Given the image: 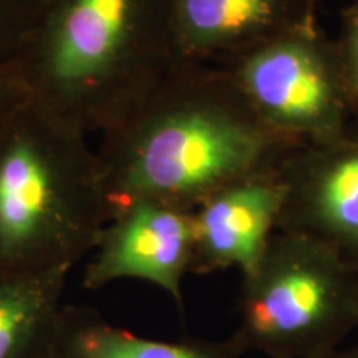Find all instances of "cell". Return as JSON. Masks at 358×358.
Returning a JSON list of instances; mask_svg holds the SVG:
<instances>
[{"mask_svg": "<svg viewBox=\"0 0 358 358\" xmlns=\"http://www.w3.org/2000/svg\"><path fill=\"white\" fill-rule=\"evenodd\" d=\"M299 146L264 122L221 66L176 62L96 153L113 211L133 199L194 211L236 179L279 169Z\"/></svg>", "mask_w": 358, "mask_h": 358, "instance_id": "1", "label": "cell"}, {"mask_svg": "<svg viewBox=\"0 0 358 358\" xmlns=\"http://www.w3.org/2000/svg\"><path fill=\"white\" fill-rule=\"evenodd\" d=\"M174 64L173 0H50L8 60L30 103L83 134L127 122Z\"/></svg>", "mask_w": 358, "mask_h": 358, "instance_id": "2", "label": "cell"}, {"mask_svg": "<svg viewBox=\"0 0 358 358\" xmlns=\"http://www.w3.org/2000/svg\"><path fill=\"white\" fill-rule=\"evenodd\" d=\"M111 216L87 134L27 101L0 133V275L71 271Z\"/></svg>", "mask_w": 358, "mask_h": 358, "instance_id": "3", "label": "cell"}, {"mask_svg": "<svg viewBox=\"0 0 358 358\" xmlns=\"http://www.w3.org/2000/svg\"><path fill=\"white\" fill-rule=\"evenodd\" d=\"M358 329V267L329 245L274 231L252 272L243 275L239 325L231 340L243 353L320 358Z\"/></svg>", "mask_w": 358, "mask_h": 358, "instance_id": "4", "label": "cell"}, {"mask_svg": "<svg viewBox=\"0 0 358 358\" xmlns=\"http://www.w3.org/2000/svg\"><path fill=\"white\" fill-rule=\"evenodd\" d=\"M217 66L268 127L302 145L332 140L353 120L335 42L317 22Z\"/></svg>", "mask_w": 358, "mask_h": 358, "instance_id": "5", "label": "cell"}, {"mask_svg": "<svg viewBox=\"0 0 358 358\" xmlns=\"http://www.w3.org/2000/svg\"><path fill=\"white\" fill-rule=\"evenodd\" d=\"M280 174L285 201L275 231L312 237L358 267V120L332 140L295 148Z\"/></svg>", "mask_w": 358, "mask_h": 358, "instance_id": "6", "label": "cell"}, {"mask_svg": "<svg viewBox=\"0 0 358 358\" xmlns=\"http://www.w3.org/2000/svg\"><path fill=\"white\" fill-rule=\"evenodd\" d=\"M192 248V211L153 199L128 201L116 206L103 229L85 268L83 285L98 290L116 280H145L163 289L181 307Z\"/></svg>", "mask_w": 358, "mask_h": 358, "instance_id": "7", "label": "cell"}, {"mask_svg": "<svg viewBox=\"0 0 358 358\" xmlns=\"http://www.w3.org/2000/svg\"><path fill=\"white\" fill-rule=\"evenodd\" d=\"M285 201L280 168L236 179L192 211L191 274L239 268L249 274L274 234Z\"/></svg>", "mask_w": 358, "mask_h": 358, "instance_id": "8", "label": "cell"}, {"mask_svg": "<svg viewBox=\"0 0 358 358\" xmlns=\"http://www.w3.org/2000/svg\"><path fill=\"white\" fill-rule=\"evenodd\" d=\"M319 0H173L176 62L219 65L317 22Z\"/></svg>", "mask_w": 358, "mask_h": 358, "instance_id": "9", "label": "cell"}, {"mask_svg": "<svg viewBox=\"0 0 358 358\" xmlns=\"http://www.w3.org/2000/svg\"><path fill=\"white\" fill-rule=\"evenodd\" d=\"M226 340H155L113 325L85 306H65L50 358H243Z\"/></svg>", "mask_w": 358, "mask_h": 358, "instance_id": "10", "label": "cell"}, {"mask_svg": "<svg viewBox=\"0 0 358 358\" xmlns=\"http://www.w3.org/2000/svg\"><path fill=\"white\" fill-rule=\"evenodd\" d=\"M70 271L0 275V358H50Z\"/></svg>", "mask_w": 358, "mask_h": 358, "instance_id": "11", "label": "cell"}, {"mask_svg": "<svg viewBox=\"0 0 358 358\" xmlns=\"http://www.w3.org/2000/svg\"><path fill=\"white\" fill-rule=\"evenodd\" d=\"M50 0H0V62H8Z\"/></svg>", "mask_w": 358, "mask_h": 358, "instance_id": "12", "label": "cell"}, {"mask_svg": "<svg viewBox=\"0 0 358 358\" xmlns=\"http://www.w3.org/2000/svg\"><path fill=\"white\" fill-rule=\"evenodd\" d=\"M353 120H358V0L342 10L340 34L334 40Z\"/></svg>", "mask_w": 358, "mask_h": 358, "instance_id": "13", "label": "cell"}, {"mask_svg": "<svg viewBox=\"0 0 358 358\" xmlns=\"http://www.w3.org/2000/svg\"><path fill=\"white\" fill-rule=\"evenodd\" d=\"M27 101L29 96L17 80L12 66L8 62H0V133Z\"/></svg>", "mask_w": 358, "mask_h": 358, "instance_id": "14", "label": "cell"}, {"mask_svg": "<svg viewBox=\"0 0 358 358\" xmlns=\"http://www.w3.org/2000/svg\"><path fill=\"white\" fill-rule=\"evenodd\" d=\"M320 358H358V343H353L350 347H340Z\"/></svg>", "mask_w": 358, "mask_h": 358, "instance_id": "15", "label": "cell"}]
</instances>
